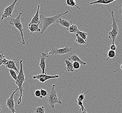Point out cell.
I'll list each match as a JSON object with an SVG mask.
<instances>
[{"mask_svg":"<svg viewBox=\"0 0 122 113\" xmlns=\"http://www.w3.org/2000/svg\"><path fill=\"white\" fill-rule=\"evenodd\" d=\"M69 13V12L68 10H66V12L64 13L59 14L50 17H45L42 15H40V17L43 22V26L42 27L41 32H40V35H42L50 25H53L55 23H56V21L58 20L59 18H60L61 16L67 14Z\"/></svg>","mask_w":122,"mask_h":113,"instance_id":"obj_1","label":"cell"},{"mask_svg":"<svg viewBox=\"0 0 122 113\" xmlns=\"http://www.w3.org/2000/svg\"><path fill=\"white\" fill-rule=\"evenodd\" d=\"M23 60L21 59L20 62V70L19 72L17 75V80L16 81H15V84L18 86L19 90L20 91V96L18 100H17V104H20L21 103L22 101L23 92L24 91V89L23 87V84L24 82L26 80L25 76L24 70H23Z\"/></svg>","mask_w":122,"mask_h":113,"instance_id":"obj_2","label":"cell"},{"mask_svg":"<svg viewBox=\"0 0 122 113\" xmlns=\"http://www.w3.org/2000/svg\"><path fill=\"white\" fill-rule=\"evenodd\" d=\"M56 85L55 84H53L52 86L51 91L50 92L47 96L46 101L48 103L49 105L51 108L52 109L55 111L54 108V105L56 104H62L63 103L62 102L61 99L59 98L57 94V91L55 90V87Z\"/></svg>","mask_w":122,"mask_h":113,"instance_id":"obj_3","label":"cell"},{"mask_svg":"<svg viewBox=\"0 0 122 113\" xmlns=\"http://www.w3.org/2000/svg\"><path fill=\"white\" fill-rule=\"evenodd\" d=\"M109 10L112 17V25H111L112 29V31H110L108 33L109 37H108L110 39L112 40V44H115L114 42H115L116 38H117V35L119 34V29L117 26L118 20H117V19L115 18L114 16V12L113 11H112L110 8L109 9Z\"/></svg>","mask_w":122,"mask_h":113,"instance_id":"obj_4","label":"cell"},{"mask_svg":"<svg viewBox=\"0 0 122 113\" xmlns=\"http://www.w3.org/2000/svg\"><path fill=\"white\" fill-rule=\"evenodd\" d=\"M22 15V12H20L19 15L16 18H14L12 17L10 20V25L14 26L17 29L19 30L22 38V44L24 45H25V41L24 37L23 25H22L20 21V17Z\"/></svg>","mask_w":122,"mask_h":113,"instance_id":"obj_5","label":"cell"},{"mask_svg":"<svg viewBox=\"0 0 122 113\" xmlns=\"http://www.w3.org/2000/svg\"><path fill=\"white\" fill-rule=\"evenodd\" d=\"M71 50L72 49L71 48H70L69 45H66V47L61 49H57L56 48L52 49L49 52V54L51 55H64L68 54L70 52H71Z\"/></svg>","mask_w":122,"mask_h":113,"instance_id":"obj_6","label":"cell"},{"mask_svg":"<svg viewBox=\"0 0 122 113\" xmlns=\"http://www.w3.org/2000/svg\"><path fill=\"white\" fill-rule=\"evenodd\" d=\"M19 90V88H17L15 91L13 92L11 95L10 96V98L7 99L6 101V106H7V108L11 111L12 113H16V111L15 109V100H14V95L16 94V93L17 91Z\"/></svg>","mask_w":122,"mask_h":113,"instance_id":"obj_7","label":"cell"},{"mask_svg":"<svg viewBox=\"0 0 122 113\" xmlns=\"http://www.w3.org/2000/svg\"><path fill=\"white\" fill-rule=\"evenodd\" d=\"M17 0H15L14 2L11 5L8 6L6 8H5L4 10V12L3 14L1 17V20L2 21L5 18H7L9 17H12V14L15 9V6L17 2Z\"/></svg>","mask_w":122,"mask_h":113,"instance_id":"obj_8","label":"cell"},{"mask_svg":"<svg viewBox=\"0 0 122 113\" xmlns=\"http://www.w3.org/2000/svg\"><path fill=\"white\" fill-rule=\"evenodd\" d=\"M59 77L58 75H56L54 76H51L45 74H39L36 76H33V78L34 79H37L41 82L42 83L44 84L45 81L50 79L58 78Z\"/></svg>","mask_w":122,"mask_h":113,"instance_id":"obj_9","label":"cell"},{"mask_svg":"<svg viewBox=\"0 0 122 113\" xmlns=\"http://www.w3.org/2000/svg\"><path fill=\"white\" fill-rule=\"evenodd\" d=\"M48 57V56L47 55L46 53H45L44 52L40 56V63L39 64V65L40 67V68L42 70V74H47L45 72V69L46 67L45 60Z\"/></svg>","mask_w":122,"mask_h":113,"instance_id":"obj_10","label":"cell"},{"mask_svg":"<svg viewBox=\"0 0 122 113\" xmlns=\"http://www.w3.org/2000/svg\"><path fill=\"white\" fill-rule=\"evenodd\" d=\"M42 6V5H38V7L37 9V12L36 13L35 15L34 16H33L32 19H30V22L28 26L32 24H38L39 23H41L40 20V17L39 15V10L40 7Z\"/></svg>","mask_w":122,"mask_h":113,"instance_id":"obj_11","label":"cell"},{"mask_svg":"<svg viewBox=\"0 0 122 113\" xmlns=\"http://www.w3.org/2000/svg\"><path fill=\"white\" fill-rule=\"evenodd\" d=\"M56 23H58L59 24L61 25V26L66 28V29H68L69 27L72 25V22L71 21H68L66 18V15H65V19H63L60 18L56 21Z\"/></svg>","mask_w":122,"mask_h":113,"instance_id":"obj_12","label":"cell"},{"mask_svg":"<svg viewBox=\"0 0 122 113\" xmlns=\"http://www.w3.org/2000/svg\"><path fill=\"white\" fill-rule=\"evenodd\" d=\"M15 63L16 62H15V58L13 59V60H8V61H7V63L5 66L6 67V68L9 69L13 70L15 71H17L18 73H19V71H18L17 67H16Z\"/></svg>","mask_w":122,"mask_h":113,"instance_id":"obj_13","label":"cell"},{"mask_svg":"<svg viewBox=\"0 0 122 113\" xmlns=\"http://www.w3.org/2000/svg\"><path fill=\"white\" fill-rule=\"evenodd\" d=\"M40 23H39L38 24H32L28 26H29L28 29L30 31V35H32V33L34 32H41V29L39 28V25L40 24Z\"/></svg>","mask_w":122,"mask_h":113,"instance_id":"obj_14","label":"cell"},{"mask_svg":"<svg viewBox=\"0 0 122 113\" xmlns=\"http://www.w3.org/2000/svg\"><path fill=\"white\" fill-rule=\"evenodd\" d=\"M69 60H72L74 62H77L81 64V67L82 66L86 65V63L84 62L81 59H80L76 54H74L72 55L71 57L68 58Z\"/></svg>","mask_w":122,"mask_h":113,"instance_id":"obj_15","label":"cell"},{"mask_svg":"<svg viewBox=\"0 0 122 113\" xmlns=\"http://www.w3.org/2000/svg\"><path fill=\"white\" fill-rule=\"evenodd\" d=\"M117 0H98L95 1H93L92 2L90 3V5H93L94 4H103V5H108L111 4L112 3L114 2Z\"/></svg>","mask_w":122,"mask_h":113,"instance_id":"obj_16","label":"cell"},{"mask_svg":"<svg viewBox=\"0 0 122 113\" xmlns=\"http://www.w3.org/2000/svg\"><path fill=\"white\" fill-rule=\"evenodd\" d=\"M64 62L66 65V70L67 71L69 72L73 73L75 70L73 68V63H72V62H71L70 60L67 59L65 60Z\"/></svg>","mask_w":122,"mask_h":113,"instance_id":"obj_17","label":"cell"},{"mask_svg":"<svg viewBox=\"0 0 122 113\" xmlns=\"http://www.w3.org/2000/svg\"><path fill=\"white\" fill-rule=\"evenodd\" d=\"M69 31L70 33H73L76 34L77 31H78V27L76 25H71L70 27H69L68 29H67Z\"/></svg>","mask_w":122,"mask_h":113,"instance_id":"obj_18","label":"cell"},{"mask_svg":"<svg viewBox=\"0 0 122 113\" xmlns=\"http://www.w3.org/2000/svg\"><path fill=\"white\" fill-rule=\"evenodd\" d=\"M76 39H75V41L78 44L80 45H84L86 44V42L82 39L81 37L79 36L78 34H76Z\"/></svg>","mask_w":122,"mask_h":113,"instance_id":"obj_19","label":"cell"},{"mask_svg":"<svg viewBox=\"0 0 122 113\" xmlns=\"http://www.w3.org/2000/svg\"><path fill=\"white\" fill-rule=\"evenodd\" d=\"M34 113H45V109L44 106H39L34 109Z\"/></svg>","mask_w":122,"mask_h":113,"instance_id":"obj_20","label":"cell"},{"mask_svg":"<svg viewBox=\"0 0 122 113\" xmlns=\"http://www.w3.org/2000/svg\"><path fill=\"white\" fill-rule=\"evenodd\" d=\"M66 3L67 5L71 7H75L79 9H81V7H79L76 5V1L75 0H66Z\"/></svg>","mask_w":122,"mask_h":113,"instance_id":"obj_21","label":"cell"},{"mask_svg":"<svg viewBox=\"0 0 122 113\" xmlns=\"http://www.w3.org/2000/svg\"><path fill=\"white\" fill-rule=\"evenodd\" d=\"M76 34H78L80 37H81L82 39H83L86 42L87 41V33L85 32H82L78 30L77 33Z\"/></svg>","mask_w":122,"mask_h":113,"instance_id":"obj_22","label":"cell"},{"mask_svg":"<svg viewBox=\"0 0 122 113\" xmlns=\"http://www.w3.org/2000/svg\"><path fill=\"white\" fill-rule=\"evenodd\" d=\"M116 53L115 51L110 50V51H109L108 52V57L107 58L106 61H108L109 59H112V58H114L116 56Z\"/></svg>","mask_w":122,"mask_h":113,"instance_id":"obj_23","label":"cell"},{"mask_svg":"<svg viewBox=\"0 0 122 113\" xmlns=\"http://www.w3.org/2000/svg\"><path fill=\"white\" fill-rule=\"evenodd\" d=\"M90 89L88 91H86L85 93H81V94L77 98V101H81V102H83L84 101V98H85V96L86 94L88 92L90 91Z\"/></svg>","mask_w":122,"mask_h":113,"instance_id":"obj_24","label":"cell"},{"mask_svg":"<svg viewBox=\"0 0 122 113\" xmlns=\"http://www.w3.org/2000/svg\"><path fill=\"white\" fill-rule=\"evenodd\" d=\"M9 73H10L11 77L15 80V81H16L17 80V76L16 72L14 70H11V69H9Z\"/></svg>","mask_w":122,"mask_h":113,"instance_id":"obj_25","label":"cell"},{"mask_svg":"<svg viewBox=\"0 0 122 113\" xmlns=\"http://www.w3.org/2000/svg\"><path fill=\"white\" fill-rule=\"evenodd\" d=\"M73 68L74 70H78L82 67L81 64L77 62H74L73 63Z\"/></svg>","mask_w":122,"mask_h":113,"instance_id":"obj_26","label":"cell"},{"mask_svg":"<svg viewBox=\"0 0 122 113\" xmlns=\"http://www.w3.org/2000/svg\"><path fill=\"white\" fill-rule=\"evenodd\" d=\"M40 91H41V96L43 97V98L47 96L48 93H47V92L46 90H45L44 89H41L40 90Z\"/></svg>","mask_w":122,"mask_h":113,"instance_id":"obj_27","label":"cell"},{"mask_svg":"<svg viewBox=\"0 0 122 113\" xmlns=\"http://www.w3.org/2000/svg\"><path fill=\"white\" fill-rule=\"evenodd\" d=\"M6 58L5 56L3 54H0V66L3 64L4 59Z\"/></svg>","mask_w":122,"mask_h":113,"instance_id":"obj_28","label":"cell"},{"mask_svg":"<svg viewBox=\"0 0 122 113\" xmlns=\"http://www.w3.org/2000/svg\"><path fill=\"white\" fill-rule=\"evenodd\" d=\"M34 94H35V96H36V97L40 98L41 96V94L40 90H36V91H35V92H34Z\"/></svg>","mask_w":122,"mask_h":113,"instance_id":"obj_29","label":"cell"},{"mask_svg":"<svg viewBox=\"0 0 122 113\" xmlns=\"http://www.w3.org/2000/svg\"><path fill=\"white\" fill-rule=\"evenodd\" d=\"M110 50H112L115 51L117 49V46L115 44H111L110 46Z\"/></svg>","mask_w":122,"mask_h":113,"instance_id":"obj_30","label":"cell"},{"mask_svg":"<svg viewBox=\"0 0 122 113\" xmlns=\"http://www.w3.org/2000/svg\"><path fill=\"white\" fill-rule=\"evenodd\" d=\"M80 113H88L87 112H86V110L85 109H84L83 110H80Z\"/></svg>","mask_w":122,"mask_h":113,"instance_id":"obj_31","label":"cell"},{"mask_svg":"<svg viewBox=\"0 0 122 113\" xmlns=\"http://www.w3.org/2000/svg\"><path fill=\"white\" fill-rule=\"evenodd\" d=\"M120 69H121V70H122V64L121 65V66H120V67L119 68H118V69H117V70H116V71H113V72L114 73H115L116 72H117V71H119V70H120Z\"/></svg>","mask_w":122,"mask_h":113,"instance_id":"obj_32","label":"cell"},{"mask_svg":"<svg viewBox=\"0 0 122 113\" xmlns=\"http://www.w3.org/2000/svg\"><path fill=\"white\" fill-rule=\"evenodd\" d=\"M2 108V106H1V104H0V112L1 111Z\"/></svg>","mask_w":122,"mask_h":113,"instance_id":"obj_33","label":"cell"},{"mask_svg":"<svg viewBox=\"0 0 122 113\" xmlns=\"http://www.w3.org/2000/svg\"><path fill=\"white\" fill-rule=\"evenodd\" d=\"M121 16H122V14H121V15H120V16H119V17H118V18H117V20H118V19H119V18H120V17H121Z\"/></svg>","mask_w":122,"mask_h":113,"instance_id":"obj_34","label":"cell"}]
</instances>
